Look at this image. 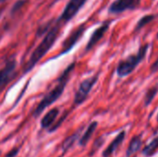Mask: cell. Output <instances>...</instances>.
Segmentation results:
<instances>
[{"label":"cell","instance_id":"cell-26","mask_svg":"<svg viewBox=\"0 0 158 157\" xmlns=\"http://www.w3.org/2000/svg\"><path fill=\"white\" fill-rule=\"evenodd\" d=\"M0 155H1V152H0Z\"/></svg>","mask_w":158,"mask_h":157},{"label":"cell","instance_id":"cell-15","mask_svg":"<svg viewBox=\"0 0 158 157\" xmlns=\"http://www.w3.org/2000/svg\"><path fill=\"white\" fill-rule=\"evenodd\" d=\"M156 18V14H147L143 16L136 23L135 27H134V31H140L142 29H143L145 26H147L149 23H151L152 21L155 20V19Z\"/></svg>","mask_w":158,"mask_h":157},{"label":"cell","instance_id":"cell-6","mask_svg":"<svg viewBox=\"0 0 158 157\" xmlns=\"http://www.w3.org/2000/svg\"><path fill=\"white\" fill-rule=\"evenodd\" d=\"M87 1L88 0H69L62 14L56 20L61 24L68 23L76 17V15L80 12V10L83 7Z\"/></svg>","mask_w":158,"mask_h":157},{"label":"cell","instance_id":"cell-2","mask_svg":"<svg viewBox=\"0 0 158 157\" xmlns=\"http://www.w3.org/2000/svg\"><path fill=\"white\" fill-rule=\"evenodd\" d=\"M61 23L57 20L55 21L51 29L44 34L43 40L38 44V46L31 53L27 64L23 68V74H26L33 69V68L40 62V60L49 52V50L55 44L57 36L60 32Z\"/></svg>","mask_w":158,"mask_h":157},{"label":"cell","instance_id":"cell-7","mask_svg":"<svg viewBox=\"0 0 158 157\" xmlns=\"http://www.w3.org/2000/svg\"><path fill=\"white\" fill-rule=\"evenodd\" d=\"M141 4L142 0H114L108 7V13L118 15L129 10H136L141 6Z\"/></svg>","mask_w":158,"mask_h":157},{"label":"cell","instance_id":"cell-9","mask_svg":"<svg viewBox=\"0 0 158 157\" xmlns=\"http://www.w3.org/2000/svg\"><path fill=\"white\" fill-rule=\"evenodd\" d=\"M111 22H112V20H106L94 31V32L92 33V35H91V37H90V39H89L86 46H85L84 53H88L89 51H91L102 40V38L108 31L110 25H111Z\"/></svg>","mask_w":158,"mask_h":157},{"label":"cell","instance_id":"cell-10","mask_svg":"<svg viewBox=\"0 0 158 157\" xmlns=\"http://www.w3.org/2000/svg\"><path fill=\"white\" fill-rule=\"evenodd\" d=\"M59 115V109L57 107L52 108L51 110H49L41 119V128L44 130H49L54 124L55 121L56 120V118Z\"/></svg>","mask_w":158,"mask_h":157},{"label":"cell","instance_id":"cell-4","mask_svg":"<svg viewBox=\"0 0 158 157\" xmlns=\"http://www.w3.org/2000/svg\"><path fill=\"white\" fill-rule=\"evenodd\" d=\"M99 76H100V73L98 72V73L83 80L80 83V85L75 93V95H74L73 103L75 105H80L87 100L91 91L93 90V88L95 86V84L97 83V81L99 80Z\"/></svg>","mask_w":158,"mask_h":157},{"label":"cell","instance_id":"cell-12","mask_svg":"<svg viewBox=\"0 0 158 157\" xmlns=\"http://www.w3.org/2000/svg\"><path fill=\"white\" fill-rule=\"evenodd\" d=\"M97 126H98V122H97V121H93V122L88 126V128L86 129V130H85V132L83 133V135H82L81 137H80L79 144H80L81 146H85V145L88 143V142L91 140L93 134L94 133V131H95Z\"/></svg>","mask_w":158,"mask_h":157},{"label":"cell","instance_id":"cell-14","mask_svg":"<svg viewBox=\"0 0 158 157\" xmlns=\"http://www.w3.org/2000/svg\"><path fill=\"white\" fill-rule=\"evenodd\" d=\"M142 139L141 136H135L131 139L129 147L127 149L126 152V157H131L132 155H134L140 149L142 146Z\"/></svg>","mask_w":158,"mask_h":157},{"label":"cell","instance_id":"cell-17","mask_svg":"<svg viewBox=\"0 0 158 157\" xmlns=\"http://www.w3.org/2000/svg\"><path fill=\"white\" fill-rule=\"evenodd\" d=\"M158 149V137L155 138L151 143H149L143 149V154L145 156H152Z\"/></svg>","mask_w":158,"mask_h":157},{"label":"cell","instance_id":"cell-11","mask_svg":"<svg viewBox=\"0 0 158 157\" xmlns=\"http://www.w3.org/2000/svg\"><path fill=\"white\" fill-rule=\"evenodd\" d=\"M126 136V132L124 130H122L121 132H119L118 134V136L111 142V143L108 145V147L103 152V157H110L115 151L118 148V146L122 143V142L124 141Z\"/></svg>","mask_w":158,"mask_h":157},{"label":"cell","instance_id":"cell-13","mask_svg":"<svg viewBox=\"0 0 158 157\" xmlns=\"http://www.w3.org/2000/svg\"><path fill=\"white\" fill-rule=\"evenodd\" d=\"M81 130H82V128L81 129H80V130H78L75 133H73L72 135H70L69 137H68L67 139H65V141L63 142V143H62V146H61V149H62V154H63V155L74 145V143H75V142L80 138V135H81Z\"/></svg>","mask_w":158,"mask_h":157},{"label":"cell","instance_id":"cell-23","mask_svg":"<svg viewBox=\"0 0 158 157\" xmlns=\"http://www.w3.org/2000/svg\"><path fill=\"white\" fill-rule=\"evenodd\" d=\"M2 11H3V9H1V10H0V17H1V14H2Z\"/></svg>","mask_w":158,"mask_h":157},{"label":"cell","instance_id":"cell-21","mask_svg":"<svg viewBox=\"0 0 158 157\" xmlns=\"http://www.w3.org/2000/svg\"><path fill=\"white\" fill-rule=\"evenodd\" d=\"M158 71V56L157 58L155 60V62L151 65V67H150V72H151V74H155V73H156Z\"/></svg>","mask_w":158,"mask_h":157},{"label":"cell","instance_id":"cell-16","mask_svg":"<svg viewBox=\"0 0 158 157\" xmlns=\"http://www.w3.org/2000/svg\"><path fill=\"white\" fill-rule=\"evenodd\" d=\"M158 93V84H156L152 87H150L145 94H144V98H143V103L145 106H148L152 104V102L154 101V99L156 98V96Z\"/></svg>","mask_w":158,"mask_h":157},{"label":"cell","instance_id":"cell-20","mask_svg":"<svg viewBox=\"0 0 158 157\" xmlns=\"http://www.w3.org/2000/svg\"><path fill=\"white\" fill-rule=\"evenodd\" d=\"M19 149L20 147H16V148H13L12 150H10L7 154L6 157H16L19 155Z\"/></svg>","mask_w":158,"mask_h":157},{"label":"cell","instance_id":"cell-19","mask_svg":"<svg viewBox=\"0 0 158 157\" xmlns=\"http://www.w3.org/2000/svg\"><path fill=\"white\" fill-rule=\"evenodd\" d=\"M28 3H29V0H18V1H16L10 9V15L13 17L16 14H18Z\"/></svg>","mask_w":158,"mask_h":157},{"label":"cell","instance_id":"cell-8","mask_svg":"<svg viewBox=\"0 0 158 157\" xmlns=\"http://www.w3.org/2000/svg\"><path fill=\"white\" fill-rule=\"evenodd\" d=\"M17 60L16 58L8 59L4 67L0 69V91L7 85L16 76Z\"/></svg>","mask_w":158,"mask_h":157},{"label":"cell","instance_id":"cell-18","mask_svg":"<svg viewBox=\"0 0 158 157\" xmlns=\"http://www.w3.org/2000/svg\"><path fill=\"white\" fill-rule=\"evenodd\" d=\"M56 19H50L49 21L41 24L38 28H37V31H36V36L37 37H42L44 36V34L51 29V27L53 26V24L55 23Z\"/></svg>","mask_w":158,"mask_h":157},{"label":"cell","instance_id":"cell-25","mask_svg":"<svg viewBox=\"0 0 158 157\" xmlns=\"http://www.w3.org/2000/svg\"><path fill=\"white\" fill-rule=\"evenodd\" d=\"M157 121H158V115H157Z\"/></svg>","mask_w":158,"mask_h":157},{"label":"cell","instance_id":"cell-22","mask_svg":"<svg viewBox=\"0 0 158 157\" xmlns=\"http://www.w3.org/2000/svg\"><path fill=\"white\" fill-rule=\"evenodd\" d=\"M6 1H7V0H0V4H2V3H4Z\"/></svg>","mask_w":158,"mask_h":157},{"label":"cell","instance_id":"cell-5","mask_svg":"<svg viewBox=\"0 0 158 157\" xmlns=\"http://www.w3.org/2000/svg\"><path fill=\"white\" fill-rule=\"evenodd\" d=\"M87 28V24L85 22L81 23V25H79L77 28H75L70 33L69 35L67 37V39L63 42L62 43V48L60 51V54L57 56H63L65 54H68L70 50H72V48L76 45V43L80 41V39L82 37V35L84 34L85 31Z\"/></svg>","mask_w":158,"mask_h":157},{"label":"cell","instance_id":"cell-24","mask_svg":"<svg viewBox=\"0 0 158 157\" xmlns=\"http://www.w3.org/2000/svg\"><path fill=\"white\" fill-rule=\"evenodd\" d=\"M156 39H157V40H158V32H157V33H156Z\"/></svg>","mask_w":158,"mask_h":157},{"label":"cell","instance_id":"cell-1","mask_svg":"<svg viewBox=\"0 0 158 157\" xmlns=\"http://www.w3.org/2000/svg\"><path fill=\"white\" fill-rule=\"evenodd\" d=\"M76 67V62H72L70 63L65 69L64 71L61 73V75L59 76V78L57 79V82L56 84V86L48 93H46L44 98L40 101V103L37 105L36 108L33 111V118H38L47 107H49L51 105H53L54 103H56L63 94L65 88L71 77V73L74 71Z\"/></svg>","mask_w":158,"mask_h":157},{"label":"cell","instance_id":"cell-3","mask_svg":"<svg viewBox=\"0 0 158 157\" xmlns=\"http://www.w3.org/2000/svg\"><path fill=\"white\" fill-rule=\"evenodd\" d=\"M148 50L149 43L143 44L139 47L138 51L135 54H131L126 58L121 59L116 68V73L118 77L124 78L131 75L137 68V67L145 59Z\"/></svg>","mask_w":158,"mask_h":157}]
</instances>
